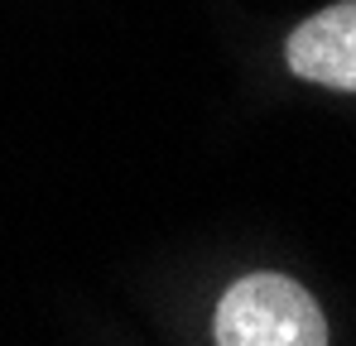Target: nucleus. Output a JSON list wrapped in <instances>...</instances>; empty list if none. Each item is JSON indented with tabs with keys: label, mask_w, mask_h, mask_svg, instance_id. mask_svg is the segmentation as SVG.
I'll use <instances>...</instances> for the list:
<instances>
[{
	"label": "nucleus",
	"mask_w": 356,
	"mask_h": 346,
	"mask_svg": "<svg viewBox=\"0 0 356 346\" xmlns=\"http://www.w3.org/2000/svg\"><path fill=\"white\" fill-rule=\"evenodd\" d=\"M217 346H323L327 318L284 274H245L217 303Z\"/></svg>",
	"instance_id": "1"
},
{
	"label": "nucleus",
	"mask_w": 356,
	"mask_h": 346,
	"mask_svg": "<svg viewBox=\"0 0 356 346\" xmlns=\"http://www.w3.org/2000/svg\"><path fill=\"white\" fill-rule=\"evenodd\" d=\"M284 58L308 82H323L332 92H356V0L327 5L323 15L303 19L284 44Z\"/></svg>",
	"instance_id": "2"
}]
</instances>
